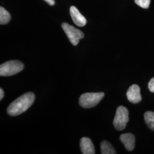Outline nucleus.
<instances>
[{
  "mask_svg": "<svg viewBox=\"0 0 154 154\" xmlns=\"http://www.w3.org/2000/svg\"><path fill=\"white\" fill-rule=\"evenodd\" d=\"M35 95L33 93L28 92L23 94L9 106L7 109L8 114L11 116L22 114L33 105Z\"/></svg>",
  "mask_w": 154,
  "mask_h": 154,
  "instance_id": "f257e3e1",
  "label": "nucleus"
},
{
  "mask_svg": "<svg viewBox=\"0 0 154 154\" xmlns=\"http://www.w3.org/2000/svg\"><path fill=\"white\" fill-rule=\"evenodd\" d=\"M104 97L105 94L102 92L85 93L80 97L79 103L83 108H91L98 105Z\"/></svg>",
  "mask_w": 154,
  "mask_h": 154,
  "instance_id": "f03ea898",
  "label": "nucleus"
},
{
  "mask_svg": "<svg viewBox=\"0 0 154 154\" xmlns=\"http://www.w3.org/2000/svg\"><path fill=\"white\" fill-rule=\"evenodd\" d=\"M24 65L22 62L18 61H8L0 66V75L8 77L15 75L21 72Z\"/></svg>",
  "mask_w": 154,
  "mask_h": 154,
  "instance_id": "7ed1b4c3",
  "label": "nucleus"
},
{
  "mask_svg": "<svg viewBox=\"0 0 154 154\" xmlns=\"http://www.w3.org/2000/svg\"><path fill=\"white\" fill-rule=\"evenodd\" d=\"M128 121V111L127 109L122 106H119L116 111V116L113 121V125L116 130L118 131L124 130Z\"/></svg>",
  "mask_w": 154,
  "mask_h": 154,
  "instance_id": "20e7f679",
  "label": "nucleus"
},
{
  "mask_svg": "<svg viewBox=\"0 0 154 154\" xmlns=\"http://www.w3.org/2000/svg\"><path fill=\"white\" fill-rule=\"evenodd\" d=\"M62 28L66 33L70 42L74 46L77 45L79 40L84 37V34L80 30L74 28L67 23L63 22L62 24Z\"/></svg>",
  "mask_w": 154,
  "mask_h": 154,
  "instance_id": "39448f33",
  "label": "nucleus"
},
{
  "mask_svg": "<svg viewBox=\"0 0 154 154\" xmlns=\"http://www.w3.org/2000/svg\"><path fill=\"white\" fill-rule=\"evenodd\" d=\"M128 100L132 103H138L142 100L140 89L137 85H132L127 91Z\"/></svg>",
  "mask_w": 154,
  "mask_h": 154,
  "instance_id": "423d86ee",
  "label": "nucleus"
},
{
  "mask_svg": "<svg viewBox=\"0 0 154 154\" xmlns=\"http://www.w3.org/2000/svg\"><path fill=\"white\" fill-rule=\"evenodd\" d=\"M70 16L74 23L78 26L82 27L86 25L87 21L85 17L83 16L77 8L72 6L70 9Z\"/></svg>",
  "mask_w": 154,
  "mask_h": 154,
  "instance_id": "0eeeda50",
  "label": "nucleus"
},
{
  "mask_svg": "<svg viewBox=\"0 0 154 154\" xmlns=\"http://www.w3.org/2000/svg\"><path fill=\"white\" fill-rule=\"evenodd\" d=\"M120 140L128 151H132L135 147V138L134 135L131 133L122 134L120 136Z\"/></svg>",
  "mask_w": 154,
  "mask_h": 154,
  "instance_id": "6e6552de",
  "label": "nucleus"
},
{
  "mask_svg": "<svg viewBox=\"0 0 154 154\" xmlns=\"http://www.w3.org/2000/svg\"><path fill=\"white\" fill-rule=\"evenodd\" d=\"M80 147L83 154H94L95 153L93 142L88 138L83 137L81 139Z\"/></svg>",
  "mask_w": 154,
  "mask_h": 154,
  "instance_id": "1a4fd4ad",
  "label": "nucleus"
},
{
  "mask_svg": "<svg viewBox=\"0 0 154 154\" xmlns=\"http://www.w3.org/2000/svg\"><path fill=\"white\" fill-rule=\"evenodd\" d=\"M101 154H115L116 153L112 146L109 142L104 140L100 144Z\"/></svg>",
  "mask_w": 154,
  "mask_h": 154,
  "instance_id": "9d476101",
  "label": "nucleus"
},
{
  "mask_svg": "<svg viewBox=\"0 0 154 154\" xmlns=\"http://www.w3.org/2000/svg\"><path fill=\"white\" fill-rule=\"evenodd\" d=\"M144 121L149 128L154 131V112L152 111H147L144 115Z\"/></svg>",
  "mask_w": 154,
  "mask_h": 154,
  "instance_id": "9b49d317",
  "label": "nucleus"
},
{
  "mask_svg": "<svg viewBox=\"0 0 154 154\" xmlns=\"http://www.w3.org/2000/svg\"><path fill=\"white\" fill-rule=\"evenodd\" d=\"M11 17L9 13L3 7H0V23L1 25H5L11 21Z\"/></svg>",
  "mask_w": 154,
  "mask_h": 154,
  "instance_id": "f8f14e48",
  "label": "nucleus"
},
{
  "mask_svg": "<svg viewBox=\"0 0 154 154\" xmlns=\"http://www.w3.org/2000/svg\"><path fill=\"white\" fill-rule=\"evenodd\" d=\"M134 1H135V2L137 4V5H138L140 7L144 9L149 8L150 4V1H151V0H134Z\"/></svg>",
  "mask_w": 154,
  "mask_h": 154,
  "instance_id": "ddd939ff",
  "label": "nucleus"
},
{
  "mask_svg": "<svg viewBox=\"0 0 154 154\" xmlns=\"http://www.w3.org/2000/svg\"><path fill=\"white\" fill-rule=\"evenodd\" d=\"M149 90L151 93H154V77L152 78L149 82Z\"/></svg>",
  "mask_w": 154,
  "mask_h": 154,
  "instance_id": "4468645a",
  "label": "nucleus"
},
{
  "mask_svg": "<svg viewBox=\"0 0 154 154\" xmlns=\"http://www.w3.org/2000/svg\"><path fill=\"white\" fill-rule=\"evenodd\" d=\"M44 1H46L48 4H49L50 6L54 5V4H55L54 0H44Z\"/></svg>",
  "mask_w": 154,
  "mask_h": 154,
  "instance_id": "2eb2a0df",
  "label": "nucleus"
},
{
  "mask_svg": "<svg viewBox=\"0 0 154 154\" xmlns=\"http://www.w3.org/2000/svg\"><path fill=\"white\" fill-rule=\"evenodd\" d=\"M4 96V92L2 88L0 89V99L2 100Z\"/></svg>",
  "mask_w": 154,
  "mask_h": 154,
  "instance_id": "dca6fc26",
  "label": "nucleus"
}]
</instances>
